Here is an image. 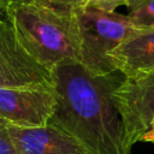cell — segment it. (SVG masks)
<instances>
[{
    "mask_svg": "<svg viewBox=\"0 0 154 154\" xmlns=\"http://www.w3.org/2000/svg\"><path fill=\"white\" fill-rule=\"evenodd\" d=\"M7 6V5H6ZM6 6H0V11H2V10H5L6 8Z\"/></svg>",
    "mask_w": 154,
    "mask_h": 154,
    "instance_id": "2e32d148",
    "label": "cell"
},
{
    "mask_svg": "<svg viewBox=\"0 0 154 154\" xmlns=\"http://www.w3.org/2000/svg\"><path fill=\"white\" fill-rule=\"evenodd\" d=\"M1 124H2V122H0V125H1Z\"/></svg>",
    "mask_w": 154,
    "mask_h": 154,
    "instance_id": "e0dca14e",
    "label": "cell"
},
{
    "mask_svg": "<svg viewBox=\"0 0 154 154\" xmlns=\"http://www.w3.org/2000/svg\"><path fill=\"white\" fill-rule=\"evenodd\" d=\"M55 107L48 124L57 126L91 154H131L113 93L125 79L119 71L94 75L82 64L52 70Z\"/></svg>",
    "mask_w": 154,
    "mask_h": 154,
    "instance_id": "6da1fadb",
    "label": "cell"
},
{
    "mask_svg": "<svg viewBox=\"0 0 154 154\" xmlns=\"http://www.w3.org/2000/svg\"><path fill=\"white\" fill-rule=\"evenodd\" d=\"M6 14L20 45L47 70L81 64L77 14H61L35 2L7 4Z\"/></svg>",
    "mask_w": 154,
    "mask_h": 154,
    "instance_id": "7a4b0ae2",
    "label": "cell"
},
{
    "mask_svg": "<svg viewBox=\"0 0 154 154\" xmlns=\"http://www.w3.org/2000/svg\"><path fill=\"white\" fill-rule=\"evenodd\" d=\"M128 0H87V7L103 12H116V8L125 5Z\"/></svg>",
    "mask_w": 154,
    "mask_h": 154,
    "instance_id": "7c38bea8",
    "label": "cell"
},
{
    "mask_svg": "<svg viewBox=\"0 0 154 154\" xmlns=\"http://www.w3.org/2000/svg\"><path fill=\"white\" fill-rule=\"evenodd\" d=\"M129 147L154 124V71L125 77L113 93Z\"/></svg>",
    "mask_w": 154,
    "mask_h": 154,
    "instance_id": "5b68a950",
    "label": "cell"
},
{
    "mask_svg": "<svg viewBox=\"0 0 154 154\" xmlns=\"http://www.w3.org/2000/svg\"><path fill=\"white\" fill-rule=\"evenodd\" d=\"M0 88L53 90L52 71L40 65L20 45L6 8L0 11Z\"/></svg>",
    "mask_w": 154,
    "mask_h": 154,
    "instance_id": "277c9868",
    "label": "cell"
},
{
    "mask_svg": "<svg viewBox=\"0 0 154 154\" xmlns=\"http://www.w3.org/2000/svg\"><path fill=\"white\" fill-rule=\"evenodd\" d=\"M114 69L125 77L154 71V26L138 28L111 54Z\"/></svg>",
    "mask_w": 154,
    "mask_h": 154,
    "instance_id": "ba28073f",
    "label": "cell"
},
{
    "mask_svg": "<svg viewBox=\"0 0 154 154\" xmlns=\"http://www.w3.org/2000/svg\"><path fill=\"white\" fill-rule=\"evenodd\" d=\"M34 0H7V4H29Z\"/></svg>",
    "mask_w": 154,
    "mask_h": 154,
    "instance_id": "5bb4252c",
    "label": "cell"
},
{
    "mask_svg": "<svg viewBox=\"0 0 154 154\" xmlns=\"http://www.w3.org/2000/svg\"><path fill=\"white\" fill-rule=\"evenodd\" d=\"M32 2L61 14H77L87 7V0H34Z\"/></svg>",
    "mask_w": 154,
    "mask_h": 154,
    "instance_id": "30bf717a",
    "label": "cell"
},
{
    "mask_svg": "<svg viewBox=\"0 0 154 154\" xmlns=\"http://www.w3.org/2000/svg\"><path fill=\"white\" fill-rule=\"evenodd\" d=\"M7 5V0H0V6H6Z\"/></svg>",
    "mask_w": 154,
    "mask_h": 154,
    "instance_id": "9a60e30c",
    "label": "cell"
},
{
    "mask_svg": "<svg viewBox=\"0 0 154 154\" xmlns=\"http://www.w3.org/2000/svg\"><path fill=\"white\" fill-rule=\"evenodd\" d=\"M0 154H20L5 123L0 125Z\"/></svg>",
    "mask_w": 154,
    "mask_h": 154,
    "instance_id": "8fae6325",
    "label": "cell"
},
{
    "mask_svg": "<svg viewBox=\"0 0 154 154\" xmlns=\"http://www.w3.org/2000/svg\"><path fill=\"white\" fill-rule=\"evenodd\" d=\"M6 125L20 154H91L69 132L51 124L36 128Z\"/></svg>",
    "mask_w": 154,
    "mask_h": 154,
    "instance_id": "52a82bcc",
    "label": "cell"
},
{
    "mask_svg": "<svg viewBox=\"0 0 154 154\" xmlns=\"http://www.w3.org/2000/svg\"><path fill=\"white\" fill-rule=\"evenodd\" d=\"M55 107L53 90L0 88V122L19 128L48 124Z\"/></svg>",
    "mask_w": 154,
    "mask_h": 154,
    "instance_id": "8992f818",
    "label": "cell"
},
{
    "mask_svg": "<svg viewBox=\"0 0 154 154\" xmlns=\"http://www.w3.org/2000/svg\"><path fill=\"white\" fill-rule=\"evenodd\" d=\"M81 38V64L94 75L113 71L112 52L138 26L128 14L85 7L77 13Z\"/></svg>",
    "mask_w": 154,
    "mask_h": 154,
    "instance_id": "3957f363",
    "label": "cell"
},
{
    "mask_svg": "<svg viewBox=\"0 0 154 154\" xmlns=\"http://www.w3.org/2000/svg\"><path fill=\"white\" fill-rule=\"evenodd\" d=\"M138 142H149V143H154V124L149 128V130H148L146 134H143V135L140 137Z\"/></svg>",
    "mask_w": 154,
    "mask_h": 154,
    "instance_id": "4fadbf2b",
    "label": "cell"
},
{
    "mask_svg": "<svg viewBox=\"0 0 154 154\" xmlns=\"http://www.w3.org/2000/svg\"><path fill=\"white\" fill-rule=\"evenodd\" d=\"M128 17L138 28L154 26V0H128Z\"/></svg>",
    "mask_w": 154,
    "mask_h": 154,
    "instance_id": "9c48e42d",
    "label": "cell"
}]
</instances>
